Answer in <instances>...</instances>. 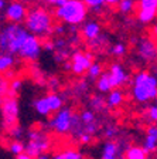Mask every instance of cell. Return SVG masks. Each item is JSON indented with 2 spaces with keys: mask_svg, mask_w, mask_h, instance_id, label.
I'll return each instance as SVG.
<instances>
[{
  "mask_svg": "<svg viewBox=\"0 0 157 159\" xmlns=\"http://www.w3.org/2000/svg\"><path fill=\"white\" fill-rule=\"evenodd\" d=\"M54 31H55L57 34H62L64 31H65V27H64V26H57L55 29H54Z\"/></svg>",
  "mask_w": 157,
  "mask_h": 159,
  "instance_id": "obj_42",
  "label": "cell"
},
{
  "mask_svg": "<svg viewBox=\"0 0 157 159\" xmlns=\"http://www.w3.org/2000/svg\"><path fill=\"white\" fill-rule=\"evenodd\" d=\"M82 34L86 40H92L101 34V26L98 21H88L82 27Z\"/></svg>",
  "mask_w": 157,
  "mask_h": 159,
  "instance_id": "obj_14",
  "label": "cell"
},
{
  "mask_svg": "<svg viewBox=\"0 0 157 159\" xmlns=\"http://www.w3.org/2000/svg\"><path fill=\"white\" fill-rule=\"evenodd\" d=\"M34 108H36V111L40 114V115H44V116H50L51 115V109H50V105L48 102H47L46 97H43V98H38L34 101Z\"/></svg>",
  "mask_w": 157,
  "mask_h": 159,
  "instance_id": "obj_19",
  "label": "cell"
},
{
  "mask_svg": "<svg viewBox=\"0 0 157 159\" xmlns=\"http://www.w3.org/2000/svg\"><path fill=\"white\" fill-rule=\"evenodd\" d=\"M86 14H88V7L82 0H67L65 3L58 6L55 10L57 19L69 26L84 23Z\"/></svg>",
  "mask_w": 157,
  "mask_h": 159,
  "instance_id": "obj_4",
  "label": "cell"
},
{
  "mask_svg": "<svg viewBox=\"0 0 157 159\" xmlns=\"http://www.w3.org/2000/svg\"><path fill=\"white\" fill-rule=\"evenodd\" d=\"M28 139V143L24 146V152L28 153L33 158L38 156L40 153H43L50 146V138L46 134L40 132V131H30Z\"/></svg>",
  "mask_w": 157,
  "mask_h": 159,
  "instance_id": "obj_5",
  "label": "cell"
},
{
  "mask_svg": "<svg viewBox=\"0 0 157 159\" xmlns=\"http://www.w3.org/2000/svg\"><path fill=\"white\" fill-rule=\"evenodd\" d=\"M116 135V129L113 128V126H108V128H106V131H105V136H106V138H113V136Z\"/></svg>",
  "mask_w": 157,
  "mask_h": 159,
  "instance_id": "obj_37",
  "label": "cell"
},
{
  "mask_svg": "<svg viewBox=\"0 0 157 159\" xmlns=\"http://www.w3.org/2000/svg\"><path fill=\"white\" fill-rule=\"evenodd\" d=\"M153 36H154V37H156V39H157V23H156V24H154V26H153Z\"/></svg>",
  "mask_w": 157,
  "mask_h": 159,
  "instance_id": "obj_47",
  "label": "cell"
},
{
  "mask_svg": "<svg viewBox=\"0 0 157 159\" xmlns=\"http://www.w3.org/2000/svg\"><path fill=\"white\" fill-rule=\"evenodd\" d=\"M14 64V57L13 54H7V53H2L0 56V73H4L10 67Z\"/></svg>",
  "mask_w": 157,
  "mask_h": 159,
  "instance_id": "obj_21",
  "label": "cell"
},
{
  "mask_svg": "<svg viewBox=\"0 0 157 159\" xmlns=\"http://www.w3.org/2000/svg\"><path fill=\"white\" fill-rule=\"evenodd\" d=\"M124 159H147V152L143 149V146H129Z\"/></svg>",
  "mask_w": 157,
  "mask_h": 159,
  "instance_id": "obj_17",
  "label": "cell"
},
{
  "mask_svg": "<svg viewBox=\"0 0 157 159\" xmlns=\"http://www.w3.org/2000/svg\"><path fill=\"white\" fill-rule=\"evenodd\" d=\"M79 141H81V143H89L92 141V135L91 134L84 132L82 135H79Z\"/></svg>",
  "mask_w": 157,
  "mask_h": 159,
  "instance_id": "obj_36",
  "label": "cell"
},
{
  "mask_svg": "<svg viewBox=\"0 0 157 159\" xmlns=\"http://www.w3.org/2000/svg\"><path fill=\"white\" fill-rule=\"evenodd\" d=\"M123 93L118 88H112L109 91V97H108V107L115 108V107H119L123 102Z\"/></svg>",
  "mask_w": 157,
  "mask_h": 159,
  "instance_id": "obj_16",
  "label": "cell"
},
{
  "mask_svg": "<svg viewBox=\"0 0 157 159\" xmlns=\"http://www.w3.org/2000/svg\"><path fill=\"white\" fill-rule=\"evenodd\" d=\"M84 3L86 4V7H89V9L92 10H101L102 6L105 4V0H82Z\"/></svg>",
  "mask_w": 157,
  "mask_h": 159,
  "instance_id": "obj_26",
  "label": "cell"
},
{
  "mask_svg": "<svg viewBox=\"0 0 157 159\" xmlns=\"http://www.w3.org/2000/svg\"><path fill=\"white\" fill-rule=\"evenodd\" d=\"M133 97L140 104L157 98V77L147 71H140L133 78Z\"/></svg>",
  "mask_w": 157,
  "mask_h": 159,
  "instance_id": "obj_3",
  "label": "cell"
},
{
  "mask_svg": "<svg viewBox=\"0 0 157 159\" xmlns=\"http://www.w3.org/2000/svg\"><path fill=\"white\" fill-rule=\"evenodd\" d=\"M11 135L14 136L16 139H20L21 136H23V131H21V128L20 126H11Z\"/></svg>",
  "mask_w": 157,
  "mask_h": 159,
  "instance_id": "obj_35",
  "label": "cell"
},
{
  "mask_svg": "<svg viewBox=\"0 0 157 159\" xmlns=\"http://www.w3.org/2000/svg\"><path fill=\"white\" fill-rule=\"evenodd\" d=\"M68 58H69L68 51H65L64 48H58V53L55 54V60H57V61H58V63H64V61H67Z\"/></svg>",
  "mask_w": 157,
  "mask_h": 159,
  "instance_id": "obj_32",
  "label": "cell"
},
{
  "mask_svg": "<svg viewBox=\"0 0 157 159\" xmlns=\"http://www.w3.org/2000/svg\"><path fill=\"white\" fill-rule=\"evenodd\" d=\"M52 159H64V153H58V155H55Z\"/></svg>",
  "mask_w": 157,
  "mask_h": 159,
  "instance_id": "obj_48",
  "label": "cell"
},
{
  "mask_svg": "<svg viewBox=\"0 0 157 159\" xmlns=\"http://www.w3.org/2000/svg\"><path fill=\"white\" fill-rule=\"evenodd\" d=\"M91 41V46L92 47H101V46H103L106 41H108V39L105 36H98V37H95V39H92V40H89Z\"/></svg>",
  "mask_w": 157,
  "mask_h": 159,
  "instance_id": "obj_31",
  "label": "cell"
},
{
  "mask_svg": "<svg viewBox=\"0 0 157 159\" xmlns=\"http://www.w3.org/2000/svg\"><path fill=\"white\" fill-rule=\"evenodd\" d=\"M21 88V81L20 80H13L11 83H10V91H9V97H14V94Z\"/></svg>",
  "mask_w": 157,
  "mask_h": 159,
  "instance_id": "obj_28",
  "label": "cell"
},
{
  "mask_svg": "<svg viewBox=\"0 0 157 159\" xmlns=\"http://www.w3.org/2000/svg\"><path fill=\"white\" fill-rule=\"evenodd\" d=\"M28 31L20 23H10L0 30V50L2 53L17 54L26 40Z\"/></svg>",
  "mask_w": 157,
  "mask_h": 159,
  "instance_id": "obj_1",
  "label": "cell"
},
{
  "mask_svg": "<svg viewBox=\"0 0 157 159\" xmlns=\"http://www.w3.org/2000/svg\"><path fill=\"white\" fill-rule=\"evenodd\" d=\"M143 149H144V151H146L147 153L157 151V136L149 135V134H147V136H146V139H144Z\"/></svg>",
  "mask_w": 157,
  "mask_h": 159,
  "instance_id": "obj_22",
  "label": "cell"
},
{
  "mask_svg": "<svg viewBox=\"0 0 157 159\" xmlns=\"http://www.w3.org/2000/svg\"><path fill=\"white\" fill-rule=\"evenodd\" d=\"M112 53H113V56H123L124 53H126V47H124V44L122 43H118V44H115L113 47H112Z\"/></svg>",
  "mask_w": 157,
  "mask_h": 159,
  "instance_id": "obj_30",
  "label": "cell"
},
{
  "mask_svg": "<svg viewBox=\"0 0 157 159\" xmlns=\"http://www.w3.org/2000/svg\"><path fill=\"white\" fill-rule=\"evenodd\" d=\"M34 159H51V158H50L48 155H44V153H40V155H38V156H36V158H34Z\"/></svg>",
  "mask_w": 157,
  "mask_h": 159,
  "instance_id": "obj_45",
  "label": "cell"
},
{
  "mask_svg": "<svg viewBox=\"0 0 157 159\" xmlns=\"http://www.w3.org/2000/svg\"><path fill=\"white\" fill-rule=\"evenodd\" d=\"M71 70L72 73L76 75H82L89 66L92 64V54L91 53H82V51H76L74 56L71 57Z\"/></svg>",
  "mask_w": 157,
  "mask_h": 159,
  "instance_id": "obj_10",
  "label": "cell"
},
{
  "mask_svg": "<svg viewBox=\"0 0 157 159\" xmlns=\"http://www.w3.org/2000/svg\"><path fill=\"white\" fill-rule=\"evenodd\" d=\"M139 56L144 61H153L157 58V46L154 44L153 40L143 37L139 41Z\"/></svg>",
  "mask_w": 157,
  "mask_h": 159,
  "instance_id": "obj_12",
  "label": "cell"
},
{
  "mask_svg": "<svg viewBox=\"0 0 157 159\" xmlns=\"http://www.w3.org/2000/svg\"><path fill=\"white\" fill-rule=\"evenodd\" d=\"M64 70H65V71H69V70H71V63H69V61H64Z\"/></svg>",
  "mask_w": 157,
  "mask_h": 159,
  "instance_id": "obj_44",
  "label": "cell"
},
{
  "mask_svg": "<svg viewBox=\"0 0 157 159\" xmlns=\"http://www.w3.org/2000/svg\"><path fill=\"white\" fill-rule=\"evenodd\" d=\"M24 151V145L20 141H14V142L10 143V152L13 153V155H19Z\"/></svg>",
  "mask_w": 157,
  "mask_h": 159,
  "instance_id": "obj_27",
  "label": "cell"
},
{
  "mask_svg": "<svg viewBox=\"0 0 157 159\" xmlns=\"http://www.w3.org/2000/svg\"><path fill=\"white\" fill-rule=\"evenodd\" d=\"M6 7V0H0V11Z\"/></svg>",
  "mask_w": 157,
  "mask_h": 159,
  "instance_id": "obj_46",
  "label": "cell"
},
{
  "mask_svg": "<svg viewBox=\"0 0 157 159\" xmlns=\"http://www.w3.org/2000/svg\"><path fill=\"white\" fill-rule=\"evenodd\" d=\"M119 153V145L113 141H108L103 145V153H102V159H118Z\"/></svg>",
  "mask_w": 157,
  "mask_h": 159,
  "instance_id": "obj_15",
  "label": "cell"
},
{
  "mask_svg": "<svg viewBox=\"0 0 157 159\" xmlns=\"http://www.w3.org/2000/svg\"><path fill=\"white\" fill-rule=\"evenodd\" d=\"M57 85H58V80H57L55 77H52V78L50 80V87H51V88H55Z\"/></svg>",
  "mask_w": 157,
  "mask_h": 159,
  "instance_id": "obj_41",
  "label": "cell"
},
{
  "mask_svg": "<svg viewBox=\"0 0 157 159\" xmlns=\"http://www.w3.org/2000/svg\"><path fill=\"white\" fill-rule=\"evenodd\" d=\"M109 80H111L112 88H118V87L123 85V84L128 81L129 77L120 64L115 63V64H112L111 70H109Z\"/></svg>",
  "mask_w": 157,
  "mask_h": 159,
  "instance_id": "obj_13",
  "label": "cell"
},
{
  "mask_svg": "<svg viewBox=\"0 0 157 159\" xmlns=\"http://www.w3.org/2000/svg\"><path fill=\"white\" fill-rule=\"evenodd\" d=\"M86 71H88V74H89L91 78H96V77H99L101 73H102V66L99 63H92Z\"/></svg>",
  "mask_w": 157,
  "mask_h": 159,
  "instance_id": "obj_25",
  "label": "cell"
},
{
  "mask_svg": "<svg viewBox=\"0 0 157 159\" xmlns=\"http://www.w3.org/2000/svg\"><path fill=\"white\" fill-rule=\"evenodd\" d=\"M134 0H120L118 3V7H119V11L123 14H129L130 11H133L134 9Z\"/></svg>",
  "mask_w": 157,
  "mask_h": 159,
  "instance_id": "obj_23",
  "label": "cell"
},
{
  "mask_svg": "<svg viewBox=\"0 0 157 159\" xmlns=\"http://www.w3.org/2000/svg\"><path fill=\"white\" fill-rule=\"evenodd\" d=\"M71 119H72V111L69 108H59L57 111L55 116L51 119L50 128L54 129L58 134H67L71 129Z\"/></svg>",
  "mask_w": 157,
  "mask_h": 159,
  "instance_id": "obj_7",
  "label": "cell"
},
{
  "mask_svg": "<svg viewBox=\"0 0 157 159\" xmlns=\"http://www.w3.org/2000/svg\"><path fill=\"white\" fill-rule=\"evenodd\" d=\"M79 118H81V121L84 124H89V122H92V121H95V115H94L92 111H84V112L79 115Z\"/></svg>",
  "mask_w": 157,
  "mask_h": 159,
  "instance_id": "obj_29",
  "label": "cell"
},
{
  "mask_svg": "<svg viewBox=\"0 0 157 159\" xmlns=\"http://www.w3.org/2000/svg\"><path fill=\"white\" fill-rule=\"evenodd\" d=\"M149 119L153 122H157V104H154L149 108Z\"/></svg>",
  "mask_w": 157,
  "mask_h": 159,
  "instance_id": "obj_34",
  "label": "cell"
},
{
  "mask_svg": "<svg viewBox=\"0 0 157 159\" xmlns=\"http://www.w3.org/2000/svg\"><path fill=\"white\" fill-rule=\"evenodd\" d=\"M2 105H3V122L6 126L11 128L19 116V102L13 97H9L2 102Z\"/></svg>",
  "mask_w": 157,
  "mask_h": 159,
  "instance_id": "obj_9",
  "label": "cell"
},
{
  "mask_svg": "<svg viewBox=\"0 0 157 159\" xmlns=\"http://www.w3.org/2000/svg\"><path fill=\"white\" fill-rule=\"evenodd\" d=\"M2 102H3V98H2V95H0V105H2Z\"/></svg>",
  "mask_w": 157,
  "mask_h": 159,
  "instance_id": "obj_49",
  "label": "cell"
},
{
  "mask_svg": "<svg viewBox=\"0 0 157 159\" xmlns=\"http://www.w3.org/2000/svg\"><path fill=\"white\" fill-rule=\"evenodd\" d=\"M43 47L47 50V51H52V50L55 48V46H54V43H52V41H46Z\"/></svg>",
  "mask_w": 157,
  "mask_h": 159,
  "instance_id": "obj_38",
  "label": "cell"
},
{
  "mask_svg": "<svg viewBox=\"0 0 157 159\" xmlns=\"http://www.w3.org/2000/svg\"><path fill=\"white\" fill-rule=\"evenodd\" d=\"M91 105L94 109H96V111H102L105 107V99L102 95H94L91 99Z\"/></svg>",
  "mask_w": 157,
  "mask_h": 159,
  "instance_id": "obj_24",
  "label": "cell"
},
{
  "mask_svg": "<svg viewBox=\"0 0 157 159\" xmlns=\"http://www.w3.org/2000/svg\"><path fill=\"white\" fill-rule=\"evenodd\" d=\"M64 159H82V155L74 149H68L67 152H64Z\"/></svg>",
  "mask_w": 157,
  "mask_h": 159,
  "instance_id": "obj_33",
  "label": "cell"
},
{
  "mask_svg": "<svg viewBox=\"0 0 157 159\" xmlns=\"http://www.w3.org/2000/svg\"><path fill=\"white\" fill-rule=\"evenodd\" d=\"M96 87L103 94L111 91L112 85H111V80H109V73H101V75L98 77V81H96Z\"/></svg>",
  "mask_w": 157,
  "mask_h": 159,
  "instance_id": "obj_18",
  "label": "cell"
},
{
  "mask_svg": "<svg viewBox=\"0 0 157 159\" xmlns=\"http://www.w3.org/2000/svg\"><path fill=\"white\" fill-rule=\"evenodd\" d=\"M120 0H105V4H109V6H116Z\"/></svg>",
  "mask_w": 157,
  "mask_h": 159,
  "instance_id": "obj_43",
  "label": "cell"
},
{
  "mask_svg": "<svg viewBox=\"0 0 157 159\" xmlns=\"http://www.w3.org/2000/svg\"><path fill=\"white\" fill-rule=\"evenodd\" d=\"M46 99H47V102H48V105H50L51 112H57L59 108H62L64 101H62V98L58 95V94L51 93V94H48V95L46 97Z\"/></svg>",
  "mask_w": 157,
  "mask_h": 159,
  "instance_id": "obj_20",
  "label": "cell"
},
{
  "mask_svg": "<svg viewBox=\"0 0 157 159\" xmlns=\"http://www.w3.org/2000/svg\"><path fill=\"white\" fill-rule=\"evenodd\" d=\"M16 159H34V158H33V156H30L28 153H26V152H24V151H23V152H21V153H19V155H16Z\"/></svg>",
  "mask_w": 157,
  "mask_h": 159,
  "instance_id": "obj_39",
  "label": "cell"
},
{
  "mask_svg": "<svg viewBox=\"0 0 157 159\" xmlns=\"http://www.w3.org/2000/svg\"><path fill=\"white\" fill-rule=\"evenodd\" d=\"M40 51H41V41H40V39L37 36H34V34L28 33L17 54L23 60L33 61V60L38 58Z\"/></svg>",
  "mask_w": 157,
  "mask_h": 159,
  "instance_id": "obj_6",
  "label": "cell"
},
{
  "mask_svg": "<svg viewBox=\"0 0 157 159\" xmlns=\"http://www.w3.org/2000/svg\"><path fill=\"white\" fill-rule=\"evenodd\" d=\"M0 56H2V50H0Z\"/></svg>",
  "mask_w": 157,
  "mask_h": 159,
  "instance_id": "obj_50",
  "label": "cell"
},
{
  "mask_svg": "<svg viewBox=\"0 0 157 159\" xmlns=\"http://www.w3.org/2000/svg\"><path fill=\"white\" fill-rule=\"evenodd\" d=\"M137 9L139 21L149 24L157 16V0H137Z\"/></svg>",
  "mask_w": 157,
  "mask_h": 159,
  "instance_id": "obj_8",
  "label": "cell"
},
{
  "mask_svg": "<svg viewBox=\"0 0 157 159\" xmlns=\"http://www.w3.org/2000/svg\"><path fill=\"white\" fill-rule=\"evenodd\" d=\"M65 44H67V41L65 40H62V39H59L57 43H54V46L57 47V48H64L65 47Z\"/></svg>",
  "mask_w": 157,
  "mask_h": 159,
  "instance_id": "obj_40",
  "label": "cell"
},
{
  "mask_svg": "<svg viewBox=\"0 0 157 159\" xmlns=\"http://www.w3.org/2000/svg\"><path fill=\"white\" fill-rule=\"evenodd\" d=\"M26 14H27V6L20 0H13L6 7V19L10 23H21V21H24Z\"/></svg>",
  "mask_w": 157,
  "mask_h": 159,
  "instance_id": "obj_11",
  "label": "cell"
},
{
  "mask_svg": "<svg viewBox=\"0 0 157 159\" xmlns=\"http://www.w3.org/2000/svg\"><path fill=\"white\" fill-rule=\"evenodd\" d=\"M24 27L28 33L37 37L47 36L52 29V17L47 10L36 7L27 11L24 17Z\"/></svg>",
  "mask_w": 157,
  "mask_h": 159,
  "instance_id": "obj_2",
  "label": "cell"
}]
</instances>
